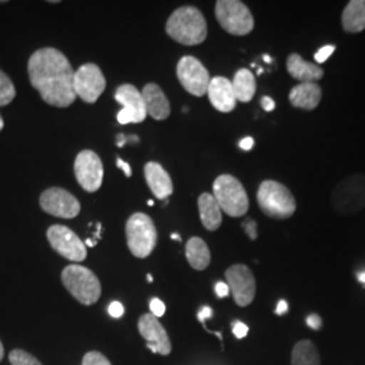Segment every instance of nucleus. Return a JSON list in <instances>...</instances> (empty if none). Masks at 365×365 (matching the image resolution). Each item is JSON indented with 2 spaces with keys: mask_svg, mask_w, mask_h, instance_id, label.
Listing matches in <instances>:
<instances>
[{
  "mask_svg": "<svg viewBox=\"0 0 365 365\" xmlns=\"http://www.w3.org/2000/svg\"><path fill=\"white\" fill-rule=\"evenodd\" d=\"M61 280L68 292L81 304L92 306L102 295V286L98 276L91 269L72 264L61 272Z\"/></svg>",
  "mask_w": 365,
  "mask_h": 365,
  "instance_id": "20e7f679",
  "label": "nucleus"
},
{
  "mask_svg": "<svg viewBox=\"0 0 365 365\" xmlns=\"http://www.w3.org/2000/svg\"><path fill=\"white\" fill-rule=\"evenodd\" d=\"M215 294L218 298H226L230 294V288L227 286V283L220 282L215 284Z\"/></svg>",
  "mask_w": 365,
  "mask_h": 365,
  "instance_id": "f704fd0d",
  "label": "nucleus"
},
{
  "mask_svg": "<svg viewBox=\"0 0 365 365\" xmlns=\"http://www.w3.org/2000/svg\"><path fill=\"white\" fill-rule=\"evenodd\" d=\"M128 141H126V135L125 134H119L117 137V146L119 148H122V146H125Z\"/></svg>",
  "mask_w": 365,
  "mask_h": 365,
  "instance_id": "79ce46f5",
  "label": "nucleus"
},
{
  "mask_svg": "<svg viewBox=\"0 0 365 365\" xmlns=\"http://www.w3.org/2000/svg\"><path fill=\"white\" fill-rule=\"evenodd\" d=\"M39 205L45 212L64 220L76 218L81 209L76 196L60 187L45 190L39 196Z\"/></svg>",
  "mask_w": 365,
  "mask_h": 365,
  "instance_id": "f8f14e48",
  "label": "nucleus"
},
{
  "mask_svg": "<svg viewBox=\"0 0 365 365\" xmlns=\"http://www.w3.org/2000/svg\"><path fill=\"white\" fill-rule=\"evenodd\" d=\"M146 277H148V282H149V283H152V282H153V277H152V274H148Z\"/></svg>",
  "mask_w": 365,
  "mask_h": 365,
  "instance_id": "8fccbe9b",
  "label": "nucleus"
},
{
  "mask_svg": "<svg viewBox=\"0 0 365 365\" xmlns=\"http://www.w3.org/2000/svg\"><path fill=\"white\" fill-rule=\"evenodd\" d=\"M232 84H233V91H235L237 102L249 103L253 99L257 86H256L255 75L249 69L245 68L238 69L235 72Z\"/></svg>",
  "mask_w": 365,
  "mask_h": 365,
  "instance_id": "393cba45",
  "label": "nucleus"
},
{
  "mask_svg": "<svg viewBox=\"0 0 365 365\" xmlns=\"http://www.w3.org/2000/svg\"><path fill=\"white\" fill-rule=\"evenodd\" d=\"M211 317H212V309L209 307V306L203 307V309L197 313V319H199V322H202L203 325H205V321H206L207 318H211Z\"/></svg>",
  "mask_w": 365,
  "mask_h": 365,
  "instance_id": "4c0bfd02",
  "label": "nucleus"
},
{
  "mask_svg": "<svg viewBox=\"0 0 365 365\" xmlns=\"http://www.w3.org/2000/svg\"><path fill=\"white\" fill-rule=\"evenodd\" d=\"M212 196L229 217H244L249 209V197L244 185L232 175H221L212 184Z\"/></svg>",
  "mask_w": 365,
  "mask_h": 365,
  "instance_id": "39448f33",
  "label": "nucleus"
},
{
  "mask_svg": "<svg viewBox=\"0 0 365 365\" xmlns=\"http://www.w3.org/2000/svg\"><path fill=\"white\" fill-rule=\"evenodd\" d=\"M331 207L341 215L365 209V175L354 173L339 180L331 192Z\"/></svg>",
  "mask_w": 365,
  "mask_h": 365,
  "instance_id": "0eeeda50",
  "label": "nucleus"
},
{
  "mask_svg": "<svg viewBox=\"0 0 365 365\" xmlns=\"http://www.w3.org/2000/svg\"><path fill=\"white\" fill-rule=\"evenodd\" d=\"M261 73H262V69H259V71H257V75H261Z\"/></svg>",
  "mask_w": 365,
  "mask_h": 365,
  "instance_id": "603ef678",
  "label": "nucleus"
},
{
  "mask_svg": "<svg viewBox=\"0 0 365 365\" xmlns=\"http://www.w3.org/2000/svg\"><path fill=\"white\" fill-rule=\"evenodd\" d=\"M264 61H265V63H271L272 58H271L269 56H264Z\"/></svg>",
  "mask_w": 365,
  "mask_h": 365,
  "instance_id": "de8ad7c7",
  "label": "nucleus"
},
{
  "mask_svg": "<svg viewBox=\"0 0 365 365\" xmlns=\"http://www.w3.org/2000/svg\"><path fill=\"white\" fill-rule=\"evenodd\" d=\"M261 107H262L265 111L271 113V111H274L276 103H274V101L272 98H269V96H262V98H261Z\"/></svg>",
  "mask_w": 365,
  "mask_h": 365,
  "instance_id": "e433bc0d",
  "label": "nucleus"
},
{
  "mask_svg": "<svg viewBox=\"0 0 365 365\" xmlns=\"http://www.w3.org/2000/svg\"><path fill=\"white\" fill-rule=\"evenodd\" d=\"M3 357H4V348H3V344L0 341V361L3 360Z\"/></svg>",
  "mask_w": 365,
  "mask_h": 365,
  "instance_id": "a18cd8bd",
  "label": "nucleus"
},
{
  "mask_svg": "<svg viewBox=\"0 0 365 365\" xmlns=\"http://www.w3.org/2000/svg\"><path fill=\"white\" fill-rule=\"evenodd\" d=\"M210 102L214 108L221 113H230L235 108L237 99H235L233 84L229 78L217 76L210 80L207 88Z\"/></svg>",
  "mask_w": 365,
  "mask_h": 365,
  "instance_id": "f3484780",
  "label": "nucleus"
},
{
  "mask_svg": "<svg viewBox=\"0 0 365 365\" xmlns=\"http://www.w3.org/2000/svg\"><path fill=\"white\" fill-rule=\"evenodd\" d=\"M117 165L118 168H120V170H123V173L128 176V178H130L131 176V168L130 165L126 163V161H123L122 158H118L117 160Z\"/></svg>",
  "mask_w": 365,
  "mask_h": 365,
  "instance_id": "ea45409f",
  "label": "nucleus"
},
{
  "mask_svg": "<svg viewBox=\"0 0 365 365\" xmlns=\"http://www.w3.org/2000/svg\"><path fill=\"white\" fill-rule=\"evenodd\" d=\"M108 314L113 318H120L125 314V307H123V304L120 302H113L108 306Z\"/></svg>",
  "mask_w": 365,
  "mask_h": 365,
  "instance_id": "473e14b6",
  "label": "nucleus"
},
{
  "mask_svg": "<svg viewBox=\"0 0 365 365\" xmlns=\"http://www.w3.org/2000/svg\"><path fill=\"white\" fill-rule=\"evenodd\" d=\"M170 238H172V240H175V241H179V242L182 241V237L178 235V233H172V235H170Z\"/></svg>",
  "mask_w": 365,
  "mask_h": 365,
  "instance_id": "c03bdc74",
  "label": "nucleus"
},
{
  "mask_svg": "<svg viewBox=\"0 0 365 365\" xmlns=\"http://www.w3.org/2000/svg\"><path fill=\"white\" fill-rule=\"evenodd\" d=\"M288 303L286 300H279L277 303V307H276V314L277 315H283V314L287 313Z\"/></svg>",
  "mask_w": 365,
  "mask_h": 365,
  "instance_id": "a19ab883",
  "label": "nucleus"
},
{
  "mask_svg": "<svg viewBox=\"0 0 365 365\" xmlns=\"http://www.w3.org/2000/svg\"><path fill=\"white\" fill-rule=\"evenodd\" d=\"M157 229L153 220L144 212H135L126 222V240L131 255L146 259L157 245Z\"/></svg>",
  "mask_w": 365,
  "mask_h": 365,
  "instance_id": "423d86ee",
  "label": "nucleus"
},
{
  "mask_svg": "<svg viewBox=\"0 0 365 365\" xmlns=\"http://www.w3.org/2000/svg\"><path fill=\"white\" fill-rule=\"evenodd\" d=\"M15 95L16 91L13 80L0 71V106L10 105L15 99Z\"/></svg>",
  "mask_w": 365,
  "mask_h": 365,
  "instance_id": "bb28decb",
  "label": "nucleus"
},
{
  "mask_svg": "<svg viewBox=\"0 0 365 365\" xmlns=\"http://www.w3.org/2000/svg\"><path fill=\"white\" fill-rule=\"evenodd\" d=\"M150 312H152V315L160 318L165 314V304L161 300L155 298V299L150 300Z\"/></svg>",
  "mask_w": 365,
  "mask_h": 365,
  "instance_id": "2f4dec72",
  "label": "nucleus"
},
{
  "mask_svg": "<svg viewBox=\"0 0 365 365\" xmlns=\"http://www.w3.org/2000/svg\"><path fill=\"white\" fill-rule=\"evenodd\" d=\"M81 365H111V363L108 361V359L103 353L91 351L84 354Z\"/></svg>",
  "mask_w": 365,
  "mask_h": 365,
  "instance_id": "c85d7f7f",
  "label": "nucleus"
},
{
  "mask_svg": "<svg viewBox=\"0 0 365 365\" xmlns=\"http://www.w3.org/2000/svg\"><path fill=\"white\" fill-rule=\"evenodd\" d=\"M287 72L300 83H315L324 78V69L317 64L306 61L298 53L289 54L287 58Z\"/></svg>",
  "mask_w": 365,
  "mask_h": 365,
  "instance_id": "412c9836",
  "label": "nucleus"
},
{
  "mask_svg": "<svg viewBox=\"0 0 365 365\" xmlns=\"http://www.w3.org/2000/svg\"><path fill=\"white\" fill-rule=\"evenodd\" d=\"M115 101L122 105V110L118 113V122L120 125L141 123L148 115L143 93L131 84H122L115 91Z\"/></svg>",
  "mask_w": 365,
  "mask_h": 365,
  "instance_id": "4468645a",
  "label": "nucleus"
},
{
  "mask_svg": "<svg viewBox=\"0 0 365 365\" xmlns=\"http://www.w3.org/2000/svg\"><path fill=\"white\" fill-rule=\"evenodd\" d=\"M46 238L60 256L72 262H81L87 257L86 244L81 242L76 233H73L69 227L64 225H53L48 232Z\"/></svg>",
  "mask_w": 365,
  "mask_h": 365,
  "instance_id": "1a4fd4ad",
  "label": "nucleus"
},
{
  "mask_svg": "<svg viewBox=\"0 0 365 365\" xmlns=\"http://www.w3.org/2000/svg\"><path fill=\"white\" fill-rule=\"evenodd\" d=\"M249 327L244 324V322H240V321H237L233 324V333H235V337L237 339H244V337H247L248 336Z\"/></svg>",
  "mask_w": 365,
  "mask_h": 365,
  "instance_id": "72a5a7b5",
  "label": "nucleus"
},
{
  "mask_svg": "<svg viewBox=\"0 0 365 365\" xmlns=\"http://www.w3.org/2000/svg\"><path fill=\"white\" fill-rule=\"evenodd\" d=\"M9 360L11 365H42L37 357L24 349H14L9 354Z\"/></svg>",
  "mask_w": 365,
  "mask_h": 365,
  "instance_id": "cd10ccee",
  "label": "nucleus"
},
{
  "mask_svg": "<svg viewBox=\"0 0 365 365\" xmlns=\"http://www.w3.org/2000/svg\"><path fill=\"white\" fill-rule=\"evenodd\" d=\"M176 75L182 88L194 96L207 93L210 84L209 71L192 56H184L176 68Z\"/></svg>",
  "mask_w": 365,
  "mask_h": 365,
  "instance_id": "9d476101",
  "label": "nucleus"
},
{
  "mask_svg": "<svg viewBox=\"0 0 365 365\" xmlns=\"http://www.w3.org/2000/svg\"><path fill=\"white\" fill-rule=\"evenodd\" d=\"M307 325H309V327L314 329V330H318V329H321V327H322V319H321L319 315L312 314V315L307 318Z\"/></svg>",
  "mask_w": 365,
  "mask_h": 365,
  "instance_id": "c9c22d12",
  "label": "nucleus"
},
{
  "mask_svg": "<svg viewBox=\"0 0 365 365\" xmlns=\"http://www.w3.org/2000/svg\"><path fill=\"white\" fill-rule=\"evenodd\" d=\"M75 175L78 184L87 192H96L103 182L105 170L101 157L93 150H83L75 160Z\"/></svg>",
  "mask_w": 365,
  "mask_h": 365,
  "instance_id": "ddd939ff",
  "label": "nucleus"
},
{
  "mask_svg": "<svg viewBox=\"0 0 365 365\" xmlns=\"http://www.w3.org/2000/svg\"><path fill=\"white\" fill-rule=\"evenodd\" d=\"M138 331L146 341V346L153 353L168 356L172 352V342L167 330L155 315L144 314L138 319Z\"/></svg>",
  "mask_w": 365,
  "mask_h": 365,
  "instance_id": "dca6fc26",
  "label": "nucleus"
},
{
  "mask_svg": "<svg viewBox=\"0 0 365 365\" xmlns=\"http://www.w3.org/2000/svg\"><path fill=\"white\" fill-rule=\"evenodd\" d=\"M357 279H359V282H360V283H363L365 286V271H363V272H359V274H357Z\"/></svg>",
  "mask_w": 365,
  "mask_h": 365,
  "instance_id": "37998d69",
  "label": "nucleus"
},
{
  "mask_svg": "<svg viewBox=\"0 0 365 365\" xmlns=\"http://www.w3.org/2000/svg\"><path fill=\"white\" fill-rule=\"evenodd\" d=\"M153 205H155L153 200H148V206H153Z\"/></svg>",
  "mask_w": 365,
  "mask_h": 365,
  "instance_id": "3c124183",
  "label": "nucleus"
},
{
  "mask_svg": "<svg viewBox=\"0 0 365 365\" xmlns=\"http://www.w3.org/2000/svg\"><path fill=\"white\" fill-rule=\"evenodd\" d=\"M73 90L86 103H95L106 90L105 75L101 68L91 63L80 66L75 71Z\"/></svg>",
  "mask_w": 365,
  "mask_h": 365,
  "instance_id": "9b49d317",
  "label": "nucleus"
},
{
  "mask_svg": "<svg viewBox=\"0 0 365 365\" xmlns=\"http://www.w3.org/2000/svg\"><path fill=\"white\" fill-rule=\"evenodd\" d=\"M165 31L176 42L194 46L207 38V22L199 9L194 6H182L170 15Z\"/></svg>",
  "mask_w": 365,
  "mask_h": 365,
  "instance_id": "f03ea898",
  "label": "nucleus"
},
{
  "mask_svg": "<svg viewBox=\"0 0 365 365\" xmlns=\"http://www.w3.org/2000/svg\"><path fill=\"white\" fill-rule=\"evenodd\" d=\"M86 245H88V247H95L96 244H95V241H91V240H87V241H86Z\"/></svg>",
  "mask_w": 365,
  "mask_h": 365,
  "instance_id": "49530a36",
  "label": "nucleus"
},
{
  "mask_svg": "<svg viewBox=\"0 0 365 365\" xmlns=\"http://www.w3.org/2000/svg\"><path fill=\"white\" fill-rule=\"evenodd\" d=\"M197 207H199L200 222L207 230L215 232L221 227L222 210L212 194L203 192L199 196Z\"/></svg>",
  "mask_w": 365,
  "mask_h": 365,
  "instance_id": "4be33fe9",
  "label": "nucleus"
},
{
  "mask_svg": "<svg viewBox=\"0 0 365 365\" xmlns=\"http://www.w3.org/2000/svg\"><path fill=\"white\" fill-rule=\"evenodd\" d=\"M3 128H4V120H3V118L0 115V131L3 130Z\"/></svg>",
  "mask_w": 365,
  "mask_h": 365,
  "instance_id": "09e8293b",
  "label": "nucleus"
},
{
  "mask_svg": "<svg viewBox=\"0 0 365 365\" xmlns=\"http://www.w3.org/2000/svg\"><path fill=\"white\" fill-rule=\"evenodd\" d=\"M144 173L146 182L157 199L165 200L172 195L173 184L170 180V176L160 164L153 161L148 163L145 165Z\"/></svg>",
  "mask_w": 365,
  "mask_h": 365,
  "instance_id": "a211bd4d",
  "label": "nucleus"
},
{
  "mask_svg": "<svg viewBox=\"0 0 365 365\" xmlns=\"http://www.w3.org/2000/svg\"><path fill=\"white\" fill-rule=\"evenodd\" d=\"M253 146H255V140L252 137H245L240 141V148L242 150H250Z\"/></svg>",
  "mask_w": 365,
  "mask_h": 365,
  "instance_id": "58836bf2",
  "label": "nucleus"
},
{
  "mask_svg": "<svg viewBox=\"0 0 365 365\" xmlns=\"http://www.w3.org/2000/svg\"><path fill=\"white\" fill-rule=\"evenodd\" d=\"M288 101L297 108L312 111L322 101V88L317 83H299L288 93Z\"/></svg>",
  "mask_w": 365,
  "mask_h": 365,
  "instance_id": "aec40b11",
  "label": "nucleus"
},
{
  "mask_svg": "<svg viewBox=\"0 0 365 365\" xmlns=\"http://www.w3.org/2000/svg\"><path fill=\"white\" fill-rule=\"evenodd\" d=\"M292 365H321V357L312 341H299L292 351Z\"/></svg>",
  "mask_w": 365,
  "mask_h": 365,
  "instance_id": "a878e982",
  "label": "nucleus"
},
{
  "mask_svg": "<svg viewBox=\"0 0 365 365\" xmlns=\"http://www.w3.org/2000/svg\"><path fill=\"white\" fill-rule=\"evenodd\" d=\"M336 51V46L334 45H327L324 48H321L318 52L314 54V60L317 64H324L325 61H327V58L334 53Z\"/></svg>",
  "mask_w": 365,
  "mask_h": 365,
  "instance_id": "c756f323",
  "label": "nucleus"
},
{
  "mask_svg": "<svg viewBox=\"0 0 365 365\" xmlns=\"http://www.w3.org/2000/svg\"><path fill=\"white\" fill-rule=\"evenodd\" d=\"M27 72L31 86L48 105L64 108L75 102V71L58 49L42 48L33 53Z\"/></svg>",
  "mask_w": 365,
  "mask_h": 365,
  "instance_id": "f257e3e1",
  "label": "nucleus"
},
{
  "mask_svg": "<svg viewBox=\"0 0 365 365\" xmlns=\"http://www.w3.org/2000/svg\"><path fill=\"white\" fill-rule=\"evenodd\" d=\"M341 24L346 33L356 34L365 30V0H351L341 15Z\"/></svg>",
  "mask_w": 365,
  "mask_h": 365,
  "instance_id": "5701e85b",
  "label": "nucleus"
},
{
  "mask_svg": "<svg viewBox=\"0 0 365 365\" xmlns=\"http://www.w3.org/2000/svg\"><path fill=\"white\" fill-rule=\"evenodd\" d=\"M185 257L188 264L196 271L206 269L211 262L209 247L199 237H192L188 240L185 245Z\"/></svg>",
  "mask_w": 365,
  "mask_h": 365,
  "instance_id": "b1692460",
  "label": "nucleus"
},
{
  "mask_svg": "<svg viewBox=\"0 0 365 365\" xmlns=\"http://www.w3.org/2000/svg\"><path fill=\"white\" fill-rule=\"evenodd\" d=\"M241 226H242L244 232L248 235L249 238H250L252 241L257 240V237H259V235H257V222L248 218L247 221L242 222Z\"/></svg>",
  "mask_w": 365,
  "mask_h": 365,
  "instance_id": "7c9ffc66",
  "label": "nucleus"
},
{
  "mask_svg": "<svg viewBox=\"0 0 365 365\" xmlns=\"http://www.w3.org/2000/svg\"><path fill=\"white\" fill-rule=\"evenodd\" d=\"M257 203L261 211L274 220H288L297 211V200L282 182L264 180L257 191Z\"/></svg>",
  "mask_w": 365,
  "mask_h": 365,
  "instance_id": "7ed1b4c3",
  "label": "nucleus"
},
{
  "mask_svg": "<svg viewBox=\"0 0 365 365\" xmlns=\"http://www.w3.org/2000/svg\"><path fill=\"white\" fill-rule=\"evenodd\" d=\"M225 276L235 303L241 307L249 306L256 295V279L253 272L244 264H235L226 271Z\"/></svg>",
  "mask_w": 365,
  "mask_h": 365,
  "instance_id": "2eb2a0df",
  "label": "nucleus"
},
{
  "mask_svg": "<svg viewBox=\"0 0 365 365\" xmlns=\"http://www.w3.org/2000/svg\"><path fill=\"white\" fill-rule=\"evenodd\" d=\"M141 93L144 98L146 113L150 117L156 120H164L170 117V102L160 86H157L155 83H149L145 86Z\"/></svg>",
  "mask_w": 365,
  "mask_h": 365,
  "instance_id": "6ab92c4d",
  "label": "nucleus"
},
{
  "mask_svg": "<svg viewBox=\"0 0 365 365\" xmlns=\"http://www.w3.org/2000/svg\"><path fill=\"white\" fill-rule=\"evenodd\" d=\"M215 16L222 29L232 36H247L255 27V18L248 6L240 0H218Z\"/></svg>",
  "mask_w": 365,
  "mask_h": 365,
  "instance_id": "6e6552de",
  "label": "nucleus"
}]
</instances>
